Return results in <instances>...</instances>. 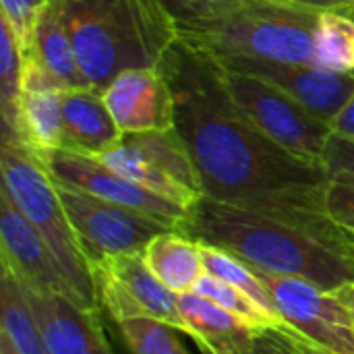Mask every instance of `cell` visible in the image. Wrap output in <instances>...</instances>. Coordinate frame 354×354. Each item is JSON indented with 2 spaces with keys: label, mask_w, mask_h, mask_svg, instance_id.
Masks as SVG:
<instances>
[{
  "label": "cell",
  "mask_w": 354,
  "mask_h": 354,
  "mask_svg": "<svg viewBox=\"0 0 354 354\" xmlns=\"http://www.w3.org/2000/svg\"><path fill=\"white\" fill-rule=\"evenodd\" d=\"M282 319L330 354H354V319L330 290L295 276L261 274Z\"/></svg>",
  "instance_id": "9c48e42d"
},
{
  "label": "cell",
  "mask_w": 354,
  "mask_h": 354,
  "mask_svg": "<svg viewBox=\"0 0 354 354\" xmlns=\"http://www.w3.org/2000/svg\"><path fill=\"white\" fill-rule=\"evenodd\" d=\"M122 143L133 145L145 158H149L160 170H164L168 176H172L174 180H178L187 189L201 195L199 176H197V170H195L193 160L189 156V149L174 129L124 135Z\"/></svg>",
  "instance_id": "7402d4cb"
},
{
  "label": "cell",
  "mask_w": 354,
  "mask_h": 354,
  "mask_svg": "<svg viewBox=\"0 0 354 354\" xmlns=\"http://www.w3.org/2000/svg\"><path fill=\"white\" fill-rule=\"evenodd\" d=\"M93 158V156H91ZM102 164H106L110 170L118 172L120 176L162 195V197H168L185 207H193L201 195L187 189L185 185H180L178 180H174L172 176H168L164 170H160L149 158H145L139 149H135L133 145H127V143H120L100 156H95Z\"/></svg>",
  "instance_id": "ffe728a7"
},
{
  "label": "cell",
  "mask_w": 354,
  "mask_h": 354,
  "mask_svg": "<svg viewBox=\"0 0 354 354\" xmlns=\"http://www.w3.org/2000/svg\"><path fill=\"white\" fill-rule=\"evenodd\" d=\"M87 87L104 91L120 73L158 66L178 39L160 0H56Z\"/></svg>",
  "instance_id": "3957f363"
},
{
  "label": "cell",
  "mask_w": 354,
  "mask_h": 354,
  "mask_svg": "<svg viewBox=\"0 0 354 354\" xmlns=\"http://www.w3.org/2000/svg\"><path fill=\"white\" fill-rule=\"evenodd\" d=\"M317 19L319 10L290 0H251L222 21L178 37L214 58L249 56L313 64V31Z\"/></svg>",
  "instance_id": "5b68a950"
},
{
  "label": "cell",
  "mask_w": 354,
  "mask_h": 354,
  "mask_svg": "<svg viewBox=\"0 0 354 354\" xmlns=\"http://www.w3.org/2000/svg\"><path fill=\"white\" fill-rule=\"evenodd\" d=\"M62 120L64 143L62 149H71L85 156H100L122 143L124 133L110 114L102 91L91 87H73L62 93Z\"/></svg>",
  "instance_id": "2e32d148"
},
{
  "label": "cell",
  "mask_w": 354,
  "mask_h": 354,
  "mask_svg": "<svg viewBox=\"0 0 354 354\" xmlns=\"http://www.w3.org/2000/svg\"><path fill=\"white\" fill-rule=\"evenodd\" d=\"M0 172V189L52 247L68 274L77 299L85 307L100 309L91 263L79 245L58 195L56 180L52 178L44 160L23 139L2 133Z\"/></svg>",
  "instance_id": "277c9868"
},
{
  "label": "cell",
  "mask_w": 354,
  "mask_h": 354,
  "mask_svg": "<svg viewBox=\"0 0 354 354\" xmlns=\"http://www.w3.org/2000/svg\"><path fill=\"white\" fill-rule=\"evenodd\" d=\"M178 311L187 326V334L209 354L249 353L257 330L214 301L197 292H185L178 295Z\"/></svg>",
  "instance_id": "e0dca14e"
},
{
  "label": "cell",
  "mask_w": 354,
  "mask_h": 354,
  "mask_svg": "<svg viewBox=\"0 0 354 354\" xmlns=\"http://www.w3.org/2000/svg\"><path fill=\"white\" fill-rule=\"evenodd\" d=\"M191 292H197L209 301H214L216 305L224 307L226 311L234 313L236 317H241L245 324H249L253 330H263V328H280V330H292L286 322L274 317L272 313H268L263 307H259L249 295H245L243 290L234 288L232 284L214 278L209 274H203L197 284L193 286Z\"/></svg>",
  "instance_id": "484cf974"
},
{
  "label": "cell",
  "mask_w": 354,
  "mask_h": 354,
  "mask_svg": "<svg viewBox=\"0 0 354 354\" xmlns=\"http://www.w3.org/2000/svg\"><path fill=\"white\" fill-rule=\"evenodd\" d=\"M102 95L124 135L174 129V97L160 66L124 71Z\"/></svg>",
  "instance_id": "4fadbf2b"
},
{
  "label": "cell",
  "mask_w": 354,
  "mask_h": 354,
  "mask_svg": "<svg viewBox=\"0 0 354 354\" xmlns=\"http://www.w3.org/2000/svg\"><path fill=\"white\" fill-rule=\"evenodd\" d=\"M220 73L232 102L270 139L305 160L322 164L326 143L332 135L330 122L315 116L309 108L266 79L230 71L222 64Z\"/></svg>",
  "instance_id": "8992f818"
},
{
  "label": "cell",
  "mask_w": 354,
  "mask_h": 354,
  "mask_svg": "<svg viewBox=\"0 0 354 354\" xmlns=\"http://www.w3.org/2000/svg\"><path fill=\"white\" fill-rule=\"evenodd\" d=\"M62 93L64 87L31 54H27L23 68L19 139H23L39 158H46L54 149H62Z\"/></svg>",
  "instance_id": "9a60e30c"
},
{
  "label": "cell",
  "mask_w": 354,
  "mask_h": 354,
  "mask_svg": "<svg viewBox=\"0 0 354 354\" xmlns=\"http://www.w3.org/2000/svg\"><path fill=\"white\" fill-rule=\"evenodd\" d=\"M143 259L174 295L191 292L205 274L199 241L180 230H166L153 236L143 249Z\"/></svg>",
  "instance_id": "ac0fdd59"
},
{
  "label": "cell",
  "mask_w": 354,
  "mask_h": 354,
  "mask_svg": "<svg viewBox=\"0 0 354 354\" xmlns=\"http://www.w3.org/2000/svg\"><path fill=\"white\" fill-rule=\"evenodd\" d=\"M330 127H332V133L354 141V95L346 102V106L332 118Z\"/></svg>",
  "instance_id": "d6a6232c"
},
{
  "label": "cell",
  "mask_w": 354,
  "mask_h": 354,
  "mask_svg": "<svg viewBox=\"0 0 354 354\" xmlns=\"http://www.w3.org/2000/svg\"><path fill=\"white\" fill-rule=\"evenodd\" d=\"M247 354H324V351L295 330L263 328L255 332Z\"/></svg>",
  "instance_id": "f1b7e54d"
},
{
  "label": "cell",
  "mask_w": 354,
  "mask_h": 354,
  "mask_svg": "<svg viewBox=\"0 0 354 354\" xmlns=\"http://www.w3.org/2000/svg\"><path fill=\"white\" fill-rule=\"evenodd\" d=\"M178 27V35L209 27L251 0H160Z\"/></svg>",
  "instance_id": "83f0119b"
},
{
  "label": "cell",
  "mask_w": 354,
  "mask_h": 354,
  "mask_svg": "<svg viewBox=\"0 0 354 354\" xmlns=\"http://www.w3.org/2000/svg\"><path fill=\"white\" fill-rule=\"evenodd\" d=\"M334 295L344 303V307L351 311V315H353V319H354V282L340 286L338 290H334Z\"/></svg>",
  "instance_id": "e575fe53"
},
{
  "label": "cell",
  "mask_w": 354,
  "mask_h": 354,
  "mask_svg": "<svg viewBox=\"0 0 354 354\" xmlns=\"http://www.w3.org/2000/svg\"><path fill=\"white\" fill-rule=\"evenodd\" d=\"M158 66L172 89L174 131L203 197L307 228L354 255V234L328 214L324 164L270 139L232 102L214 56L178 37Z\"/></svg>",
  "instance_id": "6da1fadb"
},
{
  "label": "cell",
  "mask_w": 354,
  "mask_h": 354,
  "mask_svg": "<svg viewBox=\"0 0 354 354\" xmlns=\"http://www.w3.org/2000/svg\"><path fill=\"white\" fill-rule=\"evenodd\" d=\"M27 52L23 50L10 23L0 17V108L2 133L19 137V114L23 93V68Z\"/></svg>",
  "instance_id": "603a6c76"
},
{
  "label": "cell",
  "mask_w": 354,
  "mask_h": 354,
  "mask_svg": "<svg viewBox=\"0 0 354 354\" xmlns=\"http://www.w3.org/2000/svg\"><path fill=\"white\" fill-rule=\"evenodd\" d=\"M64 89L73 87H87L85 77L79 71L75 50L66 31V25L62 21L60 8L56 0H50L44 12L39 15V21L35 25L33 33V46L29 52Z\"/></svg>",
  "instance_id": "d6986e66"
},
{
  "label": "cell",
  "mask_w": 354,
  "mask_h": 354,
  "mask_svg": "<svg viewBox=\"0 0 354 354\" xmlns=\"http://www.w3.org/2000/svg\"><path fill=\"white\" fill-rule=\"evenodd\" d=\"M91 270L97 303L116 324L137 317H151L187 334V326L178 311V295L158 280L145 263L143 251L102 259L93 263Z\"/></svg>",
  "instance_id": "ba28073f"
},
{
  "label": "cell",
  "mask_w": 354,
  "mask_h": 354,
  "mask_svg": "<svg viewBox=\"0 0 354 354\" xmlns=\"http://www.w3.org/2000/svg\"><path fill=\"white\" fill-rule=\"evenodd\" d=\"M326 207L328 214L351 234H354V185L330 180L326 193Z\"/></svg>",
  "instance_id": "1f68e13d"
},
{
  "label": "cell",
  "mask_w": 354,
  "mask_h": 354,
  "mask_svg": "<svg viewBox=\"0 0 354 354\" xmlns=\"http://www.w3.org/2000/svg\"><path fill=\"white\" fill-rule=\"evenodd\" d=\"M313 64L334 73H354V17L319 10L313 31Z\"/></svg>",
  "instance_id": "cb8c5ba5"
},
{
  "label": "cell",
  "mask_w": 354,
  "mask_h": 354,
  "mask_svg": "<svg viewBox=\"0 0 354 354\" xmlns=\"http://www.w3.org/2000/svg\"><path fill=\"white\" fill-rule=\"evenodd\" d=\"M324 354H330V353H324Z\"/></svg>",
  "instance_id": "8d00e7d4"
},
{
  "label": "cell",
  "mask_w": 354,
  "mask_h": 354,
  "mask_svg": "<svg viewBox=\"0 0 354 354\" xmlns=\"http://www.w3.org/2000/svg\"><path fill=\"white\" fill-rule=\"evenodd\" d=\"M216 60L224 68L274 83L326 122H332L354 95V73H334L315 64H290L249 56H224Z\"/></svg>",
  "instance_id": "7c38bea8"
},
{
  "label": "cell",
  "mask_w": 354,
  "mask_h": 354,
  "mask_svg": "<svg viewBox=\"0 0 354 354\" xmlns=\"http://www.w3.org/2000/svg\"><path fill=\"white\" fill-rule=\"evenodd\" d=\"M290 2L313 8V10H336V12L354 17V0H290Z\"/></svg>",
  "instance_id": "836d02e7"
},
{
  "label": "cell",
  "mask_w": 354,
  "mask_h": 354,
  "mask_svg": "<svg viewBox=\"0 0 354 354\" xmlns=\"http://www.w3.org/2000/svg\"><path fill=\"white\" fill-rule=\"evenodd\" d=\"M56 189L79 245L91 266L108 257L141 253L153 236L172 230L141 212L110 203L58 180Z\"/></svg>",
  "instance_id": "52a82bcc"
},
{
  "label": "cell",
  "mask_w": 354,
  "mask_h": 354,
  "mask_svg": "<svg viewBox=\"0 0 354 354\" xmlns=\"http://www.w3.org/2000/svg\"><path fill=\"white\" fill-rule=\"evenodd\" d=\"M0 354H19L4 334H0Z\"/></svg>",
  "instance_id": "d590c367"
},
{
  "label": "cell",
  "mask_w": 354,
  "mask_h": 354,
  "mask_svg": "<svg viewBox=\"0 0 354 354\" xmlns=\"http://www.w3.org/2000/svg\"><path fill=\"white\" fill-rule=\"evenodd\" d=\"M180 232L239 255L259 274L305 278L330 292L354 282V255L284 220L201 197Z\"/></svg>",
  "instance_id": "7a4b0ae2"
},
{
  "label": "cell",
  "mask_w": 354,
  "mask_h": 354,
  "mask_svg": "<svg viewBox=\"0 0 354 354\" xmlns=\"http://www.w3.org/2000/svg\"><path fill=\"white\" fill-rule=\"evenodd\" d=\"M0 263L27 290L37 295H66L77 299L60 259L39 230L15 207L0 189ZM79 301V299H77ZM81 303V301H79ZM83 305V303H81Z\"/></svg>",
  "instance_id": "8fae6325"
},
{
  "label": "cell",
  "mask_w": 354,
  "mask_h": 354,
  "mask_svg": "<svg viewBox=\"0 0 354 354\" xmlns=\"http://www.w3.org/2000/svg\"><path fill=\"white\" fill-rule=\"evenodd\" d=\"M41 160L54 180L106 199L110 203L141 212L172 230H180L189 218V207L120 176L97 158L71 149H54Z\"/></svg>",
  "instance_id": "30bf717a"
},
{
  "label": "cell",
  "mask_w": 354,
  "mask_h": 354,
  "mask_svg": "<svg viewBox=\"0 0 354 354\" xmlns=\"http://www.w3.org/2000/svg\"><path fill=\"white\" fill-rule=\"evenodd\" d=\"M322 164L330 176V180H340V183H348L354 185V141L340 137L336 133L330 135L324 156H322Z\"/></svg>",
  "instance_id": "4dcf8cb0"
},
{
  "label": "cell",
  "mask_w": 354,
  "mask_h": 354,
  "mask_svg": "<svg viewBox=\"0 0 354 354\" xmlns=\"http://www.w3.org/2000/svg\"><path fill=\"white\" fill-rule=\"evenodd\" d=\"M25 292L41 330L46 353L114 354L100 322V309L85 307L66 295H37L27 288Z\"/></svg>",
  "instance_id": "5bb4252c"
},
{
  "label": "cell",
  "mask_w": 354,
  "mask_h": 354,
  "mask_svg": "<svg viewBox=\"0 0 354 354\" xmlns=\"http://www.w3.org/2000/svg\"><path fill=\"white\" fill-rule=\"evenodd\" d=\"M199 245H201L205 274L232 284L234 288L249 295L268 313L282 319V315L278 313V309L274 305V299H272V292H270L268 284L263 282L261 274L255 268H251L247 261H243L239 255H234L230 251H224L220 247H212V245H205V243H199Z\"/></svg>",
  "instance_id": "d4e9b609"
},
{
  "label": "cell",
  "mask_w": 354,
  "mask_h": 354,
  "mask_svg": "<svg viewBox=\"0 0 354 354\" xmlns=\"http://www.w3.org/2000/svg\"><path fill=\"white\" fill-rule=\"evenodd\" d=\"M50 0H0L2 4V15L10 27L15 29L23 50L29 54L33 46V33L35 25L39 21V15L48 6Z\"/></svg>",
  "instance_id": "f546056e"
},
{
  "label": "cell",
  "mask_w": 354,
  "mask_h": 354,
  "mask_svg": "<svg viewBox=\"0 0 354 354\" xmlns=\"http://www.w3.org/2000/svg\"><path fill=\"white\" fill-rule=\"evenodd\" d=\"M118 330L131 354H191L178 338L180 330L160 319H127L118 324Z\"/></svg>",
  "instance_id": "4316f807"
},
{
  "label": "cell",
  "mask_w": 354,
  "mask_h": 354,
  "mask_svg": "<svg viewBox=\"0 0 354 354\" xmlns=\"http://www.w3.org/2000/svg\"><path fill=\"white\" fill-rule=\"evenodd\" d=\"M0 311L2 324L0 334H4L19 354H48L44 346V336L37 319L31 311L27 292L23 284L2 268L0 274Z\"/></svg>",
  "instance_id": "44dd1931"
}]
</instances>
